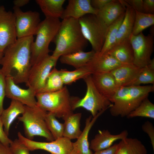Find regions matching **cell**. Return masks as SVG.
Segmentation results:
<instances>
[{
  "label": "cell",
  "mask_w": 154,
  "mask_h": 154,
  "mask_svg": "<svg viewBox=\"0 0 154 154\" xmlns=\"http://www.w3.org/2000/svg\"><path fill=\"white\" fill-rule=\"evenodd\" d=\"M33 36L17 38L3 52L0 62L5 77L11 78L16 84L27 83L31 63V47Z\"/></svg>",
  "instance_id": "obj_1"
},
{
  "label": "cell",
  "mask_w": 154,
  "mask_h": 154,
  "mask_svg": "<svg viewBox=\"0 0 154 154\" xmlns=\"http://www.w3.org/2000/svg\"><path fill=\"white\" fill-rule=\"evenodd\" d=\"M53 41L56 46L52 55L59 58L63 55L83 50L88 42L82 33L78 19L72 18L62 19Z\"/></svg>",
  "instance_id": "obj_2"
},
{
  "label": "cell",
  "mask_w": 154,
  "mask_h": 154,
  "mask_svg": "<svg viewBox=\"0 0 154 154\" xmlns=\"http://www.w3.org/2000/svg\"><path fill=\"white\" fill-rule=\"evenodd\" d=\"M154 90V85L119 87L109 99L113 104L110 108L111 114L114 117H127Z\"/></svg>",
  "instance_id": "obj_3"
},
{
  "label": "cell",
  "mask_w": 154,
  "mask_h": 154,
  "mask_svg": "<svg viewBox=\"0 0 154 154\" xmlns=\"http://www.w3.org/2000/svg\"><path fill=\"white\" fill-rule=\"evenodd\" d=\"M59 19L45 18L40 22L36 33V38L31 47V66L49 55L50 42L53 41L60 27Z\"/></svg>",
  "instance_id": "obj_4"
},
{
  "label": "cell",
  "mask_w": 154,
  "mask_h": 154,
  "mask_svg": "<svg viewBox=\"0 0 154 154\" xmlns=\"http://www.w3.org/2000/svg\"><path fill=\"white\" fill-rule=\"evenodd\" d=\"M37 106L62 119L73 112L74 97L70 96L68 88L64 86L53 92L38 93L36 95Z\"/></svg>",
  "instance_id": "obj_5"
},
{
  "label": "cell",
  "mask_w": 154,
  "mask_h": 154,
  "mask_svg": "<svg viewBox=\"0 0 154 154\" xmlns=\"http://www.w3.org/2000/svg\"><path fill=\"white\" fill-rule=\"evenodd\" d=\"M24 106V111L22 116L18 119L23 123L25 137L32 140L35 136H39L45 138L49 141L54 140L45 121L48 112L37 106Z\"/></svg>",
  "instance_id": "obj_6"
},
{
  "label": "cell",
  "mask_w": 154,
  "mask_h": 154,
  "mask_svg": "<svg viewBox=\"0 0 154 154\" xmlns=\"http://www.w3.org/2000/svg\"><path fill=\"white\" fill-rule=\"evenodd\" d=\"M84 80L87 87L86 93L82 99L74 97L73 110L74 111L78 108H83L90 112L92 117H94L99 112L109 108L113 104L97 90L93 82L91 75Z\"/></svg>",
  "instance_id": "obj_7"
},
{
  "label": "cell",
  "mask_w": 154,
  "mask_h": 154,
  "mask_svg": "<svg viewBox=\"0 0 154 154\" xmlns=\"http://www.w3.org/2000/svg\"><path fill=\"white\" fill-rule=\"evenodd\" d=\"M78 21L82 33L91 44L92 50L95 52H100L104 43L108 27L94 14L85 15Z\"/></svg>",
  "instance_id": "obj_8"
},
{
  "label": "cell",
  "mask_w": 154,
  "mask_h": 154,
  "mask_svg": "<svg viewBox=\"0 0 154 154\" xmlns=\"http://www.w3.org/2000/svg\"><path fill=\"white\" fill-rule=\"evenodd\" d=\"M59 58L49 54L32 66L26 83V86L33 89L36 94L40 93L44 86L49 74L52 68L55 67Z\"/></svg>",
  "instance_id": "obj_9"
},
{
  "label": "cell",
  "mask_w": 154,
  "mask_h": 154,
  "mask_svg": "<svg viewBox=\"0 0 154 154\" xmlns=\"http://www.w3.org/2000/svg\"><path fill=\"white\" fill-rule=\"evenodd\" d=\"M129 39L133 51V64L140 68L148 65L153 51V35L145 36L141 32L137 35L131 34Z\"/></svg>",
  "instance_id": "obj_10"
},
{
  "label": "cell",
  "mask_w": 154,
  "mask_h": 154,
  "mask_svg": "<svg viewBox=\"0 0 154 154\" xmlns=\"http://www.w3.org/2000/svg\"><path fill=\"white\" fill-rule=\"evenodd\" d=\"M17 136L19 141L29 151L41 149L47 151L51 154H70L74 147V143L63 137L49 142H42L29 139L20 132L18 133Z\"/></svg>",
  "instance_id": "obj_11"
},
{
  "label": "cell",
  "mask_w": 154,
  "mask_h": 154,
  "mask_svg": "<svg viewBox=\"0 0 154 154\" xmlns=\"http://www.w3.org/2000/svg\"><path fill=\"white\" fill-rule=\"evenodd\" d=\"M13 9L17 38L36 35L41 22L39 13L31 11L23 12L14 6Z\"/></svg>",
  "instance_id": "obj_12"
},
{
  "label": "cell",
  "mask_w": 154,
  "mask_h": 154,
  "mask_svg": "<svg viewBox=\"0 0 154 154\" xmlns=\"http://www.w3.org/2000/svg\"><path fill=\"white\" fill-rule=\"evenodd\" d=\"M15 18L13 12L0 6V52L17 40Z\"/></svg>",
  "instance_id": "obj_13"
},
{
  "label": "cell",
  "mask_w": 154,
  "mask_h": 154,
  "mask_svg": "<svg viewBox=\"0 0 154 154\" xmlns=\"http://www.w3.org/2000/svg\"><path fill=\"white\" fill-rule=\"evenodd\" d=\"M5 96L12 100L18 101L23 104L30 107L37 106L36 93L31 88L22 89L17 85L10 77H5Z\"/></svg>",
  "instance_id": "obj_14"
},
{
  "label": "cell",
  "mask_w": 154,
  "mask_h": 154,
  "mask_svg": "<svg viewBox=\"0 0 154 154\" xmlns=\"http://www.w3.org/2000/svg\"><path fill=\"white\" fill-rule=\"evenodd\" d=\"M107 53L95 52L85 66L92 74L110 72L123 65Z\"/></svg>",
  "instance_id": "obj_15"
},
{
  "label": "cell",
  "mask_w": 154,
  "mask_h": 154,
  "mask_svg": "<svg viewBox=\"0 0 154 154\" xmlns=\"http://www.w3.org/2000/svg\"><path fill=\"white\" fill-rule=\"evenodd\" d=\"M98 11L92 6L90 0H69L61 18L63 19L72 18L79 19L87 14L96 15Z\"/></svg>",
  "instance_id": "obj_16"
},
{
  "label": "cell",
  "mask_w": 154,
  "mask_h": 154,
  "mask_svg": "<svg viewBox=\"0 0 154 154\" xmlns=\"http://www.w3.org/2000/svg\"><path fill=\"white\" fill-rule=\"evenodd\" d=\"M91 76L95 86L102 95L109 100L114 95L118 88L110 72L95 73Z\"/></svg>",
  "instance_id": "obj_17"
},
{
  "label": "cell",
  "mask_w": 154,
  "mask_h": 154,
  "mask_svg": "<svg viewBox=\"0 0 154 154\" xmlns=\"http://www.w3.org/2000/svg\"><path fill=\"white\" fill-rule=\"evenodd\" d=\"M124 0H112L103 8L98 10L96 15L107 27L125 12Z\"/></svg>",
  "instance_id": "obj_18"
},
{
  "label": "cell",
  "mask_w": 154,
  "mask_h": 154,
  "mask_svg": "<svg viewBox=\"0 0 154 154\" xmlns=\"http://www.w3.org/2000/svg\"><path fill=\"white\" fill-rule=\"evenodd\" d=\"M141 68L133 64H123L110 72L114 76L119 88L131 86Z\"/></svg>",
  "instance_id": "obj_19"
},
{
  "label": "cell",
  "mask_w": 154,
  "mask_h": 154,
  "mask_svg": "<svg viewBox=\"0 0 154 154\" xmlns=\"http://www.w3.org/2000/svg\"><path fill=\"white\" fill-rule=\"evenodd\" d=\"M128 135L126 130L116 135L111 134L107 129L99 130L98 133L91 140L90 148L94 152L108 148L112 146L114 142L127 137Z\"/></svg>",
  "instance_id": "obj_20"
},
{
  "label": "cell",
  "mask_w": 154,
  "mask_h": 154,
  "mask_svg": "<svg viewBox=\"0 0 154 154\" xmlns=\"http://www.w3.org/2000/svg\"><path fill=\"white\" fill-rule=\"evenodd\" d=\"M107 53L122 64H133V51L129 38L116 44Z\"/></svg>",
  "instance_id": "obj_21"
},
{
  "label": "cell",
  "mask_w": 154,
  "mask_h": 154,
  "mask_svg": "<svg viewBox=\"0 0 154 154\" xmlns=\"http://www.w3.org/2000/svg\"><path fill=\"white\" fill-rule=\"evenodd\" d=\"M124 1L126 7L125 16L118 30L115 45L124 39L129 38L132 34L134 25L135 11Z\"/></svg>",
  "instance_id": "obj_22"
},
{
  "label": "cell",
  "mask_w": 154,
  "mask_h": 154,
  "mask_svg": "<svg viewBox=\"0 0 154 154\" xmlns=\"http://www.w3.org/2000/svg\"><path fill=\"white\" fill-rule=\"evenodd\" d=\"M82 115L81 113L73 112L63 119L64 120L63 137L70 140L79 137L82 132L80 128Z\"/></svg>",
  "instance_id": "obj_23"
},
{
  "label": "cell",
  "mask_w": 154,
  "mask_h": 154,
  "mask_svg": "<svg viewBox=\"0 0 154 154\" xmlns=\"http://www.w3.org/2000/svg\"><path fill=\"white\" fill-rule=\"evenodd\" d=\"M117 144L115 154H147L145 146L137 138L127 137Z\"/></svg>",
  "instance_id": "obj_24"
},
{
  "label": "cell",
  "mask_w": 154,
  "mask_h": 154,
  "mask_svg": "<svg viewBox=\"0 0 154 154\" xmlns=\"http://www.w3.org/2000/svg\"><path fill=\"white\" fill-rule=\"evenodd\" d=\"M24 110V105L18 101L12 100L9 107L3 111L1 117L4 131L8 136L11 124L19 115L23 113Z\"/></svg>",
  "instance_id": "obj_25"
},
{
  "label": "cell",
  "mask_w": 154,
  "mask_h": 154,
  "mask_svg": "<svg viewBox=\"0 0 154 154\" xmlns=\"http://www.w3.org/2000/svg\"><path fill=\"white\" fill-rule=\"evenodd\" d=\"M95 52L93 50L88 52L79 50L61 56L60 60L62 64L71 66L77 69L85 66Z\"/></svg>",
  "instance_id": "obj_26"
},
{
  "label": "cell",
  "mask_w": 154,
  "mask_h": 154,
  "mask_svg": "<svg viewBox=\"0 0 154 154\" xmlns=\"http://www.w3.org/2000/svg\"><path fill=\"white\" fill-rule=\"evenodd\" d=\"M65 0H36L45 18H61Z\"/></svg>",
  "instance_id": "obj_27"
},
{
  "label": "cell",
  "mask_w": 154,
  "mask_h": 154,
  "mask_svg": "<svg viewBox=\"0 0 154 154\" xmlns=\"http://www.w3.org/2000/svg\"><path fill=\"white\" fill-rule=\"evenodd\" d=\"M105 111L99 112L94 117L90 116L86 118L85 127L80 136L74 142L79 147L82 154H93L90 148L88 140L89 133L98 117Z\"/></svg>",
  "instance_id": "obj_28"
},
{
  "label": "cell",
  "mask_w": 154,
  "mask_h": 154,
  "mask_svg": "<svg viewBox=\"0 0 154 154\" xmlns=\"http://www.w3.org/2000/svg\"><path fill=\"white\" fill-rule=\"evenodd\" d=\"M125 13L108 27L105 41L101 52L107 53L115 45L118 30L123 19Z\"/></svg>",
  "instance_id": "obj_29"
},
{
  "label": "cell",
  "mask_w": 154,
  "mask_h": 154,
  "mask_svg": "<svg viewBox=\"0 0 154 154\" xmlns=\"http://www.w3.org/2000/svg\"><path fill=\"white\" fill-rule=\"evenodd\" d=\"M60 71L62 80L65 85L70 84L80 79H84L92 74L86 66L72 71L66 69H61Z\"/></svg>",
  "instance_id": "obj_30"
},
{
  "label": "cell",
  "mask_w": 154,
  "mask_h": 154,
  "mask_svg": "<svg viewBox=\"0 0 154 154\" xmlns=\"http://www.w3.org/2000/svg\"><path fill=\"white\" fill-rule=\"evenodd\" d=\"M135 12V19L132 33L134 35L142 32L144 30L154 24V14L145 13L136 11Z\"/></svg>",
  "instance_id": "obj_31"
},
{
  "label": "cell",
  "mask_w": 154,
  "mask_h": 154,
  "mask_svg": "<svg viewBox=\"0 0 154 154\" xmlns=\"http://www.w3.org/2000/svg\"><path fill=\"white\" fill-rule=\"evenodd\" d=\"M60 70L55 67L50 72L46 79L44 86L40 93L56 91L64 86Z\"/></svg>",
  "instance_id": "obj_32"
},
{
  "label": "cell",
  "mask_w": 154,
  "mask_h": 154,
  "mask_svg": "<svg viewBox=\"0 0 154 154\" xmlns=\"http://www.w3.org/2000/svg\"><path fill=\"white\" fill-rule=\"evenodd\" d=\"M154 84V59H151L147 65L142 68L131 86H140L141 84Z\"/></svg>",
  "instance_id": "obj_33"
},
{
  "label": "cell",
  "mask_w": 154,
  "mask_h": 154,
  "mask_svg": "<svg viewBox=\"0 0 154 154\" xmlns=\"http://www.w3.org/2000/svg\"><path fill=\"white\" fill-rule=\"evenodd\" d=\"M137 117L154 119V104L148 99H145L135 110L127 116L128 118Z\"/></svg>",
  "instance_id": "obj_34"
},
{
  "label": "cell",
  "mask_w": 154,
  "mask_h": 154,
  "mask_svg": "<svg viewBox=\"0 0 154 154\" xmlns=\"http://www.w3.org/2000/svg\"><path fill=\"white\" fill-rule=\"evenodd\" d=\"M47 128L54 140L63 137L64 123L60 122L53 114L48 112L45 117Z\"/></svg>",
  "instance_id": "obj_35"
},
{
  "label": "cell",
  "mask_w": 154,
  "mask_h": 154,
  "mask_svg": "<svg viewBox=\"0 0 154 154\" xmlns=\"http://www.w3.org/2000/svg\"><path fill=\"white\" fill-rule=\"evenodd\" d=\"M9 146L13 154H30L29 150L18 139L12 141Z\"/></svg>",
  "instance_id": "obj_36"
},
{
  "label": "cell",
  "mask_w": 154,
  "mask_h": 154,
  "mask_svg": "<svg viewBox=\"0 0 154 154\" xmlns=\"http://www.w3.org/2000/svg\"><path fill=\"white\" fill-rule=\"evenodd\" d=\"M5 77L0 68V116L4 110L3 102L5 96Z\"/></svg>",
  "instance_id": "obj_37"
},
{
  "label": "cell",
  "mask_w": 154,
  "mask_h": 154,
  "mask_svg": "<svg viewBox=\"0 0 154 154\" xmlns=\"http://www.w3.org/2000/svg\"><path fill=\"white\" fill-rule=\"evenodd\" d=\"M143 131L146 133L150 138L151 143L154 150V127L152 123L147 121L142 125Z\"/></svg>",
  "instance_id": "obj_38"
},
{
  "label": "cell",
  "mask_w": 154,
  "mask_h": 154,
  "mask_svg": "<svg viewBox=\"0 0 154 154\" xmlns=\"http://www.w3.org/2000/svg\"><path fill=\"white\" fill-rule=\"evenodd\" d=\"M3 123L0 116V142L5 145L9 146L12 141L8 137L3 128Z\"/></svg>",
  "instance_id": "obj_39"
},
{
  "label": "cell",
  "mask_w": 154,
  "mask_h": 154,
  "mask_svg": "<svg viewBox=\"0 0 154 154\" xmlns=\"http://www.w3.org/2000/svg\"><path fill=\"white\" fill-rule=\"evenodd\" d=\"M143 13L154 14V0H143Z\"/></svg>",
  "instance_id": "obj_40"
},
{
  "label": "cell",
  "mask_w": 154,
  "mask_h": 154,
  "mask_svg": "<svg viewBox=\"0 0 154 154\" xmlns=\"http://www.w3.org/2000/svg\"><path fill=\"white\" fill-rule=\"evenodd\" d=\"M124 1L135 11L143 12V0H126Z\"/></svg>",
  "instance_id": "obj_41"
},
{
  "label": "cell",
  "mask_w": 154,
  "mask_h": 154,
  "mask_svg": "<svg viewBox=\"0 0 154 154\" xmlns=\"http://www.w3.org/2000/svg\"><path fill=\"white\" fill-rule=\"evenodd\" d=\"M112 1V0H91V4L94 8L98 10L103 8Z\"/></svg>",
  "instance_id": "obj_42"
},
{
  "label": "cell",
  "mask_w": 154,
  "mask_h": 154,
  "mask_svg": "<svg viewBox=\"0 0 154 154\" xmlns=\"http://www.w3.org/2000/svg\"><path fill=\"white\" fill-rule=\"evenodd\" d=\"M117 146V144H115L108 148L95 151L93 154H115Z\"/></svg>",
  "instance_id": "obj_43"
},
{
  "label": "cell",
  "mask_w": 154,
  "mask_h": 154,
  "mask_svg": "<svg viewBox=\"0 0 154 154\" xmlns=\"http://www.w3.org/2000/svg\"><path fill=\"white\" fill-rule=\"evenodd\" d=\"M0 154H13L10 146L5 145L0 142Z\"/></svg>",
  "instance_id": "obj_44"
},
{
  "label": "cell",
  "mask_w": 154,
  "mask_h": 154,
  "mask_svg": "<svg viewBox=\"0 0 154 154\" xmlns=\"http://www.w3.org/2000/svg\"><path fill=\"white\" fill-rule=\"evenodd\" d=\"M29 0H14L13 1L14 6L20 8L27 4Z\"/></svg>",
  "instance_id": "obj_45"
},
{
  "label": "cell",
  "mask_w": 154,
  "mask_h": 154,
  "mask_svg": "<svg viewBox=\"0 0 154 154\" xmlns=\"http://www.w3.org/2000/svg\"><path fill=\"white\" fill-rule=\"evenodd\" d=\"M70 154H82V153L79 147L74 143L73 148Z\"/></svg>",
  "instance_id": "obj_46"
},
{
  "label": "cell",
  "mask_w": 154,
  "mask_h": 154,
  "mask_svg": "<svg viewBox=\"0 0 154 154\" xmlns=\"http://www.w3.org/2000/svg\"><path fill=\"white\" fill-rule=\"evenodd\" d=\"M3 55V52H0V62Z\"/></svg>",
  "instance_id": "obj_47"
},
{
  "label": "cell",
  "mask_w": 154,
  "mask_h": 154,
  "mask_svg": "<svg viewBox=\"0 0 154 154\" xmlns=\"http://www.w3.org/2000/svg\"></svg>",
  "instance_id": "obj_48"
}]
</instances>
